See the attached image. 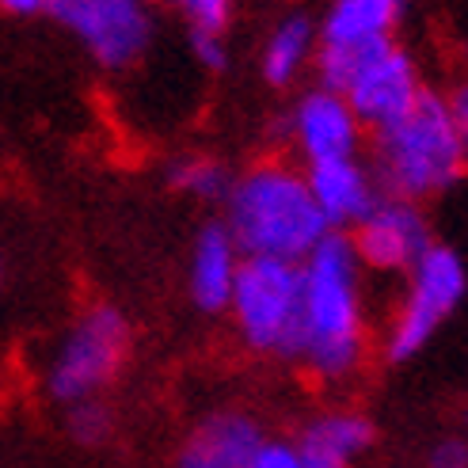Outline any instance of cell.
Returning <instances> with one entry per match:
<instances>
[{"label":"cell","mask_w":468,"mask_h":468,"mask_svg":"<svg viewBox=\"0 0 468 468\" xmlns=\"http://www.w3.org/2000/svg\"><path fill=\"white\" fill-rule=\"evenodd\" d=\"M404 0H332L316 27V73L324 88L343 91L358 69L392 42Z\"/></svg>","instance_id":"cell-8"},{"label":"cell","mask_w":468,"mask_h":468,"mask_svg":"<svg viewBox=\"0 0 468 468\" xmlns=\"http://www.w3.org/2000/svg\"><path fill=\"white\" fill-rule=\"evenodd\" d=\"M263 431L244 411H218L186 434L176 468H248Z\"/></svg>","instance_id":"cell-13"},{"label":"cell","mask_w":468,"mask_h":468,"mask_svg":"<svg viewBox=\"0 0 468 468\" xmlns=\"http://www.w3.org/2000/svg\"><path fill=\"white\" fill-rule=\"evenodd\" d=\"M168 8L186 23V31L225 35L232 19V0H168Z\"/></svg>","instance_id":"cell-19"},{"label":"cell","mask_w":468,"mask_h":468,"mask_svg":"<svg viewBox=\"0 0 468 468\" xmlns=\"http://www.w3.org/2000/svg\"><path fill=\"white\" fill-rule=\"evenodd\" d=\"M373 441V423L355 411H332L320 415L305 427L293 446L301 468H350L355 457H362Z\"/></svg>","instance_id":"cell-15"},{"label":"cell","mask_w":468,"mask_h":468,"mask_svg":"<svg viewBox=\"0 0 468 468\" xmlns=\"http://www.w3.org/2000/svg\"><path fill=\"white\" fill-rule=\"evenodd\" d=\"M313 50H316V23L305 12H290L263 46V80L271 88L293 84L305 61L313 58Z\"/></svg>","instance_id":"cell-16"},{"label":"cell","mask_w":468,"mask_h":468,"mask_svg":"<svg viewBox=\"0 0 468 468\" xmlns=\"http://www.w3.org/2000/svg\"><path fill=\"white\" fill-rule=\"evenodd\" d=\"M191 54L202 69L209 73H221L229 65V46H225V35H209V31H191Z\"/></svg>","instance_id":"cell-20"},{"label":"cell","mask_w":468,"mask_h":468,"mask_svg":"<svg viewBox=\"0 0 468 468\" xmlns=\"http://www.w3.org/2000/svg\"><path fill=\"white\" fill-rule=\"evenodd\" d=\"M50 5H54V0H0V12L27 19V16H46V12H50Z\"/></svg>","instance_id":"cell-23"},{"label":"cell","mask_w":468,"mask_h":468,"mask_svg":"<svg viewBox=\"0 0 468 468\" xmlns=\"http://www.w3.org/2000/svg\"><path fill=\"white\" fill-rule=\"evenodd\" d=\"M301 263L271 260V255H244L237 282H232L229 309L240 339L274 358H301Z\"/></svg>","instance_id":"cell-4"},{"label":"cell","mask_w":468,"mask_h":468,"mask_svg":"<svg viewBox=\"0 0 468 468\" xmlns=\"http://www.w3.org/2000/svg\"><path fill=\"white\" fill-rule=\"evenodd\" d=\"M46 16H54L107 73L133 69L156 38L149 0H54Z\"/></svg>","instance_id":"cell-6"},{"label":"cell","mask_w":468,"mask_h":468,"mask_svg":"<svg viewBox=\"0 0 468 468\" xmlns=\"http://www.w3.org/2000/svg\"><path fill=\"white\" fill-rule=\"evenodd\" d=\"M240 260L244 255H240L237 240H232V232L225 229V221L202 225V232L195 237V248H191V267H186V290H191L195 309H202V313L229 309Z\"/></svg>","instance_id":"cell-14"},{"label":"cell","mask_w":468,"mask_h":468,"mask_svg":"<svg viewBox=\"0 0 468 468\" xmlns=\"http://www.w3.org/2000/svg\"><path fill=\"white\" fill-rule=\"evenodd\" d=\"M290 133L305 164H316L335 156H358L366 130L358 122V114L350 111V103L343 100V91L320 84L297 100L290 114Z\"/></svg>","instance_id":"cell-11"},{"label":"cell","mask_w":468,"mask_h":468,"mask_svg":"<svg viewBox=\"0 0 468 468\" xmlns=\"http://www.w3.org/2000/svg\"><path fill=\"white\" fill-rule=\"evenodd\" d=\"M309 195L332 232H350L381 198V186L358 156H335L305 164Z\"/></svg>","instance_id":"cell-12"},{"label":"cell","mask_w":468,"mask_h":468,"mask_svg":"<svg viewBox=\"0 0 468 468\" xmlns=\"http://www.w3.org/2000/svg\"><path fill=\"white\" fill-rule=\"evenodd\" d=\"M408 297L400 313L392 320L388 332V358L408 362L419 350L431 343V335L450 320V313L461 305V297L468 290V271L461 263V255L446 244H431L408 271Z\"/></svg>","instance_id":"cell-7"},{"label":"cell","mask_w":468,"mask_h":468,"mask_svg":"<svg viewBox=\"0 0 468 468\" xmlns=\"http://www.w3.org/2000/svg\"><path fill=\"white\" fill-rule=\"evenodd\" d=\"M126 355L130 320L114 305H91L73 320L46 362V392L65 408L91 400L122 373Z\"/></svg>","instance_id":"cell-5"},{"label":"cell","mask_w":468,"mask_h":468,"mask_svg":"<svg viewBox=\"0 0 468 468\" xmlns=\"http://www.w3.org/2000/svg\"><path fill=\"white\" fill-rule=\"evenodd\" d=\"M346 237L362 267L385 271V274H408L411 263L434 244L419 202L392 198V195H381L378 206Z\"/></svg>","instance_id":"cell-9"},{"label":"cell","mask_w":468,"mask_h":468,"mask_svg":"<svg viewBox=\"0 0 468 468\" xmlns=\"http://www.w3.org/2000/svg\"><path fill=\"white\" fill-rule=\"evenodd\" d=\"M248 468H301L297 461V446L293 441H260V450L251 453Z\"/></svg>","instance_id":"cell-21"},{"label":"cell","mask_w":468,"mask_h":468,"mask_svg":"<svg viewBox=\"0 0 468 468\" xmlns=\"http://www.w3.org/2000/svg\"><path fill=\"white\" fill-rule=\"evenodd\" d=\"M225 229L240 255H271L290 263H301L332 232L309 195L305 172L282 160L255 164L251 172L232 176L225 195Z\"/></svg>","instance_id":"cell-2"},{"label":"cell","mask_w":468,"mask_h":468,"mask_svg":"<svg viewBox=\"0 0 468 468\" xmlns=\"http://www.w3.org/2000/svg\"><path fill=\"white\" fill-rule=\"evenodd\" d=\"M65 427H69V434H73L77 446H103V441L111 438V431H114V415L100 396H91V400L69 404Z\"/></svg>","instance_id":"cell-18"},{"label":"cell","mask_w":468,"mask_h":468,"mask_svg":"<svg viewBox=\"0 0 468 468\" xmlns=\"http://www.w3.org/2000/svg\"><path fill=\"white\" fill-rule=\"evenodd\" d=\"M373 179L381 195L423 202L446 195L450 186L468 172V156L461 142V126L453 107L438 91H419L411 111L396 122L373 130Z\"/></svg>","instance_id":"cell-3"},{"label":"cell","mask_w":468,"mask_h":468,"mask_svg":"<svg viewBox=\"0 0 468 468\" xmlns=\"http://www.w3.org/2000/svg\"><path fill=\"white\" fill-rule=\"evenodd\" d=\"M419 91H423V84H419V69L411 54L388 42L343 84V100L358 114L362 130H381L400 119L404 111H411Z\"/></svg>","instance_id":"cell-10"},{"label":"cell","mask_w":468,"mask_h":468,"mask_svg":"<svg viewBox=\"0 0 468 468\" xmlns=\"http://www.w3.org/2000/svg\"><path fill=\"white\" fill-rule=\"evenodd\" d=\"M450 107H453V119L461 126V142H464V156H468V84H461L453 96H450Z\"/></svg>","instance_id":"cell-24"},{"label":"cell","mask_w":468,"mask_h":468,"mask_svg":"<svg viewBox=\"0 0 468 468\" xmlns=\"http://www.w3.org/2000/svg\"><path fill=\"white\" fill-rule=\"evenodd\" d=\"M362 263L346 232L327 237L301 260V358L320 381H343L366 350L362 324Z\"/></svg>","instance_id":"cell-1"},{"label":"cell","mask_w":468,"mask_h":468,"mask_svg":"<svg viewBox=\"0 0 468 468\" xmlns=\"http://www.w3.org/2000/svg\"><path fill=\"white\" fill-rule=\"evenodd\" d=\"M431 468H468V446L457 438L438 441L431 450Z\"/></svg>","instance_id":"cell-22"},{"label":"cell","mask_w":468,"mask_h":468,"mask_svg":"<svg viewBox=\"0 0 468 468\" xmlns=\"http://www.w3.org/2000/svg\"><path fill=\"white\" fill-rule=\"evenodd\" d=\"M168 183L179 195H191L195 202H225L232 172L214 156H179L168 164Z\"/></svg>","instance_id":"cell-17"}]
</instances>
